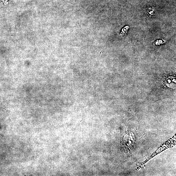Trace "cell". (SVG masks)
I'll return each mask as SVG.
<instances>
[{"mask_svg": "<svg viewBox=\"0 0 176 176\" xmlns=\"http://www.w3.org/2000/svg\"><path fill=\"white\" fill-rule=\"evenodd\" d=\"M128 26H126L122 30V31L121 33V35L122 36H125L127 34L128 32V30L129 29Z\"/></svg>", "mask_w": 176, "mask_h": 176, "instance_id": "cell-1", "label": "cell"}]
</instances>
